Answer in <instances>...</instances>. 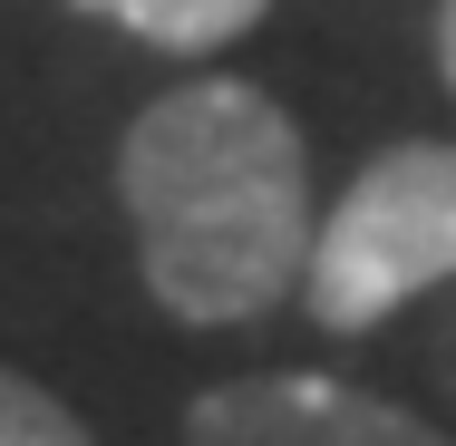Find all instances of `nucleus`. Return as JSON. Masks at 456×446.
<instances>
[{
  "label": "nucleus",
  "mask_w": 456,
  "mask_h": 446,
  "mask_svg": "<svg viewBox=\"0 0 456 446\" xmlns=\"http://www.w3.org/2000/svg\"><path fill=\"white\" fill-rule=\"evenodd\" d=\"M117 204L136 223L146 301L184 330H243L311 272V146L263 88L184 78L117 136Z\"/></svg>",
  "instance_id": "f257e3e1"
},
{
  "label": "nucleus",
  "mask_w": 456,
  "mask_h": 446,
  "mask_svg": "<svg viewBox=\"0 0 456 446\" xmlns=\"http://www.w3.org/2000/svg\"><path fill=\"white\" fill-rule=\"evenodd\" d=\"M447 281H456V146L408 136V146L369 156L350 194L321 214L301 311L321 330L360 340L388 311H408L418 291H447Z\"/></svg>",
  "instance_id": "f03ea898"
},
{
  "label": "nucleus",
  "mask_w": 456,
  "mask_h": 446,
  "mask_svg": "<svg viewBox=\"0 0 456 446\" xmlns=\"http://www.w3.org/2000/svg\"><path fill=\"white\" fill-rule=\"evenodd\" d=\"M184 446H456V437L408 418L379 388L321 378V369H263V378L204 388L184 408Z\"/></svg>",
  "instance_id": "7ed1b4c3"
},
{
  "label": "nucleus",
  "mask_w": 456,
  "mask_h": 446,
  "mask_svg": "<svg viewBox=\"0 0 456 446\" xmlns=\"http://www.w3.org/2000/svg\"><path fill=\"white\" fill-rule=\"evenodd\" d=\"M107 29L146 39V49H175V59H204V49H233L243 29H263L273 0H69Z\"/></svg>",
  "instance_id": "20e7f679"
},
{
  "label": "nucleus",
  "mask_w": 456,
  "mask_h": 446,
  "mask_svg": "<svg viewBox=\"0 0 456 446\" xmlns=\"http://www.w3.org/2000/svg\"><path fill=\"white\" fill-rule=\"evenodd\" d=\"M0 446H97L39 378H20V369H0Z\"/></svg>",
  "instance_id": "39448f33"
},
{
  "label": "nucleus",
  "mask_w": 456,
  "mask_h": 446,
  "mask_svg": "<svg viewBox=\"0 0 456 446\" xmlns=\"http://www.w3.org/2000/svg\"><path fill=\"white\" fill-rule=\"evenodd\" d=\"M437 69H447V88H456V0H437Z\"/></svg>",
  "instance_id": "423d86ee"
}]
</instances>
